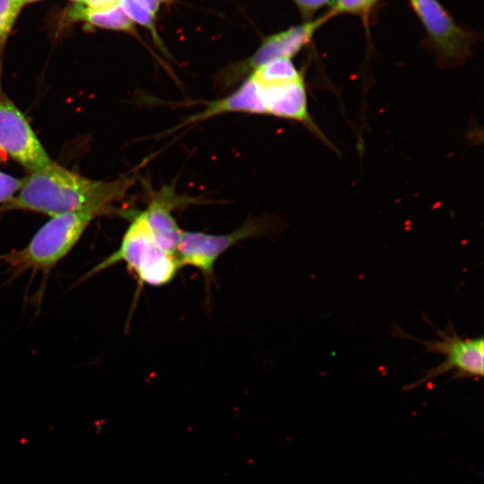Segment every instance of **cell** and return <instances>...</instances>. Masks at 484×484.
<instances>
[{"label": "cell", "mask_w": 484, "mask_h": 484, "mask_svg": "<svg viewBox=\"0 0 484 484\" xmlns=\"http://www.w3.org/2000/svg\"><path fill=\"white\" fill-rule=\"evenodd\" d=\"M433 326L438 335L437 340H421L406 333L401 326L393 324L391 334L404 341H413L421 344L425 351L445 357L443 363L427 370L417 381L408 384L403 391H411L428 381L453 372L454 379L480 378L484 374V340L481 336L466 338L460 336L451 321L445 331L439 330L428 318H424Z\"/></svg>", "instance_id": "277c9868"}, {"label": "cell", "mask_w": 484, "mask_h": 484, "mask_svg": "<svg viewBox=\"0 0 484 484\" xmlns=\"http://www.w3.org/2000/svg\"><path fill=\"white\" fill-rule=\"evenodd\" d=\"M248 75L255 83L259 115H269L301 123L325 141V136L309 114L303 74L285 79H269L255 72H251Z\"/></svg>", "instance_id": "52a82bcc"}, {"label": "cell", "mask_w": 484, "mask_h": 484, "mask_svg": "<svg viewBox=\"0 0 484 484\" xmlns=\"http://www.w3.org/2000/svg\"><path fill=\"white\" fill-rule=\"evenodd\" d=\"M22 6L20 0H0V55Z\"/></svg>", "instance_id": "4fadbf2b"}, {"label": "cell", "mask_w": 484, "mask_h": 484, "mask_svg": "<svg viewBox=\"0 0 484 484\" xmlns=\"http://www.w3.org/2000/svg\"><path fill=\"white\" fill-rule=\"evenodd\" d=\"M69 19L83 21L99 28L132 32L134 22L123 12L119 4L103 9H93L76 4L68 13Z\"/></svg>", "instance_id": "8fae6325"}, {"label": "cell", "mask_w": 484, "mask_h": 484, "mask_svg": "<svg viewBox=\"0 0 484 484\" xmlns=\"http://www.w3.org/2000/svg\"><path fill=\"white\" fill-rule=\"evenodd\" d=\"M329 18L332 17L327 13L319 18L305 21L300 25L292 26L266 37L250 57L232 69L228 75L229 83L238 81L241 77L248 75L255 68L272 60L279 58L292 59L311 41L315 31Z\"/></svg>", "instance_id": "9c48e42d"}, {"label": "cell", "mask_w": 484, "mask_h": 484, "mask_svg": "<svg viewBox=\"0 0 484 484\" xmlns=\"http://www.w3.org/2000/svg\"><path fill=\"white\" fill-rule=\"evenodd\" d=\"M377 0H333L332 9L328 12L331 17L350 13L366 15L375 5Z\"/></svg>", "instance_id": "5bb4252c"}, {"label": "cell", "mask_w": 484, "mask_h": 484, "mask_svg": "<svg viewBox=\"0 0 484 484\" xmlns=\"http://www.w3.org/2000/svg\"><path fill=\"white\" fill-rule=\"evenodd\" d=\"M426 30L442 68L462 65L471 53L473 39L454 21L438 0H409Z\"/></svg>", "instance_id": "8992f818"}, {"label": "cell", "mask_w": 484, "mask_h": 484, "mask_svg": "<svg viewBox=\"0 0 484 484\" xmlns=\"http://www.w3.org/2000/svg\"><path fill=\"white\" fill-rule=\"evenodd\" d=\"M72 1H74L77 4H82L84 0H72Z\"/></svg>", "instance_id": "ffe728a7"}, {"label": "cell", "mask_w": 484, "mask_h": 484, "mask_svg": "<svg viewBox=\"0 0 484 484\" xmlns=\"http://www.w3.org/2000/svg\"><path fill=\"white\" fill-rule=\"evenodd\" d=\"M20 1L24 4L35 2V1H38V0H20Z\"/></svg>", "instance_id": "d6986e66"}, {"label": "cell", "mask_w": 484, "mask_h": 484, "mask_svg": "<svg viewBox=\"0 0 484 484\" xmlns=\"http://www.w3.org/2000/svg\"><path fill=\"white\" fill-rule=\"evenodd\" d=\"M143 4L154 16L158 13L160 7L163 4H168L171 0H137Z\"/></svg>", "instance_id": "ac0fdd59"}, {"label": "cell", "mask_w": 484, "mask_h": 484, "mask_svg": "<svg viewBox=\"0 0 484 484\" xmlns=\"http://www.w3.org/2000/svg\"><path fill=\"white\" fill-rule=\"evenodd\" d=\"M118 4L134 23H138L146 28L151 33L156 42L159 45L161 44L155 29V16L143 4L137 0H119Z\"/></svg>", "instance_id": "7c38bea8"}, {"label": "cell", "mask_w": 484, "mask_h": 484, "mask_svg": "<svg viewBox=\"0 0 484 484\" xmlns=\"http://www.w3.org/2000/svg\"><path fill=\"white\" fill-rule=\"evenodd\" d=\"M275 227L272 219L259 217L246 220L236 230L227 234L183 230L176 255L181 266L194 267L205 279H210L215 263L228 249L242 240L267 235Z\"/></svg>", "instance_id": "5b68a950"}, {"label": "cell", "mask_w": 484, "mask_h": 484, "mask_svg": "<svg viewBox=\"0 0 484 484\" xmlns=\"http://www.w3.org/2000/svg\"><path fill=\"white\" fill-rule=\"evenodd\" d=\"M22 179L0 172V203L11 200L21 187Z\"/></svg>", "instance_id": "9a60e30c"}, {"label": "cell", "mask_w": 484, "mask_h": 484, "mask_svg": "<svg viewBox=\"0 0 484 484\" xmlns=\"http://www.w3.org/2000/svg\"><path fill=\"white\" fill-rule=\"evenodd\" d=\"M297 5L302 16L306 21L312 19L313 15L327 4L333 0H292Z\"/></svg>", "instance_id": "2e32d148"}, {"label": "cell", "mask_w": 484, "mask_h": 484, "mask_svg": "<svg viewBox=\"0 0 484 484\" xmlns=\"http://www.w3.org/2000/svg\"><path fill=\"white\" fill-rule=\"evenodd\" d=\"M0 149L30 172L53 160L44 150L27 118L0 86Z\"/></svg>", "instance_id": "ba28073f"}, {"label": "cell", "mask_w": 484, "mask_h": 484, "mask_svg": "<svg viewBox=\"0 0 484 484\" xmlns=\"http://www.w3.org/2000/svg\"><path fill=\"white\" fill-rule=\"evenodd\" d=\"M119 0H84L82 4L93 9H103L117 4Z\"/></svg>", "instance_id": "e0dca14e"}, {"label": "cell", "mask_w": 484, "mask_h": 484, "mask_svg": "<svg viewBox=\"0 0 484 484\" xmlns=\"http://www.w3.org/2000/svg\"><path fill=\"white\" fill-rule=\"evenodd\" d=\"M134 182L130 176L108 181L93 180L52 161L30 172L22 179L18 194L0 210H29L52 217L82 210L101 214L124 198Z\"/></svg>", "instance_id": "6da1fadb"}, {"label": "cell", "mask_w": 484, "mask_h": 484, "mask_svg": "<svg viewBox=\"0 0 484 484\" xmlns=\"http://www.w3.org/2000/svg\"><path fill=\"white\" fill-rule=\"evenodd\" d=\"M130 224L119 247L91 273L125 263L139 283L152 287L169 284L182 267L177 257L161 248L154 239L143 212H130Z\"/></svg>", "instance_id": "7a4b0ae2"}, {"label": "cell", "mask_w": 484, "mask_h": 484, "mask_svg": "<svg viewBox=\"0 0 484 484\" xmlns=\"http://www.w3.org/2000/svg\"><path fill=\"white\" fill-rule=\"evenodd\" d=\"M98 212L82 210L53 216L23 248L0 256L16 271L49 270L79 241Z\"/></svg>", "instance_id": "3957f363"}, {"label": "cell", "mask_w": 484, "mask_h": 484, "mask_svg": "<svg viewBox=\"0 0 484 484\" xmlns=\"http://www.w3.org/2000/svg\"><path fill=\"white\" fill-rule=\"evenodd\" d=\"M190 202L191 199L177 195L172 186H164L152 194L147 208L142 211L156 242L174 255L177 254L183 229L179 228L172 212Z\"/></svg>", "instance_id": "30bf717a"}]
</instances>
